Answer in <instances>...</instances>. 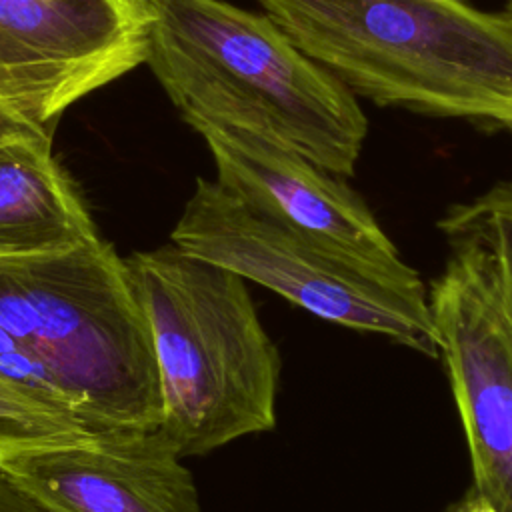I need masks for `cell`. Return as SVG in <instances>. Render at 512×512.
Masks as SVG:
<instances>
[{
	"mask_svg": "<svg viewBox=\"0 0 512 512\" xmlns=\"http://www.w3.org/2000/svg\"><path fill=\"white\" fill-rule=\"evenodd\" d=\"M142 2L150 14L146 64L186 122L244 128L330 174H354L368 134L354 92L268 14L224 0Z\"/></svg>",
	"mask_w": 512,
	"mask_h": 512,
	"instance_id": "1",
	"label": "cell"
},
{
	"mask_svg": "<svg viewBox=\"0 0 512 512\" xmlns=\"http://www.w3.org/2000/svg\"><path fill=\"white\" fill-rule=\"evenodd\" d=\"M280 30L380 106L512 130V16L468 0H258Z\"/></svg>",
	"mask_w": 512,
	"mask_h": 512,
	"instance_id": "2",
	"label": "cell"
},
{
	"mask_svg": "<svg viewBox=\"0 0 512 512\" xmlns=\"http://www.w3.org/2000/svg\"><path fill=\"white\" fill-rule=\"evenodd\" d=\"M126 268L150 326L160 430L180 456H202L274 428L280 354L242 276L172 242Z\"/></svg>",
	"mask_w": 512,
	"mask_h": 512,
	"instance_id": "3",
	"label": "cell"
},
{
	"mask_svg": "<svg viewBox=\"0 0 512 512\" xmlns=\"http://www.w3.org/2000/svg\"><path fill=\"white\" fill-rule=\"evenodd\" d=\"M0 326L52 368L90 428L160 426L150 326L126 260L100 236L0 258Z\"/></svg>",
	"mask_w": 512,
	"mask_h": 512,
	"instance_id": "4",
	"label": "cell"
},
{
	"mask_svg": "<svg viewBox=\"0 0 512 512\" xmlns=\"http://www.w3.org/2000/svg\"><path fill=\"white\" fill-rule=\"evenodd\" d=\"M170 242L318 318L388 336L426 356L440 354L416 270H388L284 228L252 212L216 180H196Z\"/></svg>",
	"mask_w": 512,
	"mask_h": 512,
	"instance_id": "5",
	"label": "cell"
},
{
	"mask_svg": "<svg viewBox=\"0 0 512 512\" xmlns=\"http://www.w3.org/2000/svg\"><path fill=\"white\" fill-rule=\"evenodd\" d=\"M446 238L452 256L428 296L438 348L466 432L474 488L512 512V312L488 248L466 234Z\"/></svg>",
	"mask_w": 512,
	"mask_h": 512,
	"instance_id": "6",
	"label": "cell"
},
{
	"mask_svg": "<svg viewBox=\"0 0 512 512\" xmlns=\"http://www.w3.org/2000/svg\"><path fill=\"white\" fill-rule=\"evenodd\" d=\"M142 0H0V106L38 126L146 64Z\"/></svg>",
	"mask_w": 512,
	"mask_h": 512,
	"instance_id": "7",
	"label": "cell"
},
{
	"mask_svg": "<svg viewBox=\"0 0 512 512\" xmlns=\"http://www.w3.org/2000/svg\"><path fill=\"white\" fill-rule=\"evenodd\" d=\"M206 140L216 182L252 212L388 270H408L364 200L340 176L262 134L188 120Z\"/></svg>",
	"mask_w": 512,
	"mask_h": 512,
	"instance_id": "8",
	"label": "cell"
},
{
	"mask_svg": "<svg viewBox=\"0 0 512 512\" xmlns=\"http://www.w3.org/2000/svg\"><path fill=\"white\" fill-rule=\"evenodd\" d=\"M0 466L50 512H202L190 470L158 426L98 430Z\"/></svg>",
	"mask_w": 512,
	"mask_h": 512,
	"instance_id": "9",
	"label": "cell"
},
{
	"mask_svg": "<svg viewBox=\"0 0 512 512\" xmlns=\"http://www.w3.org/2000/svg\"><path fill=\"white\" fill-rule=\"evenodd\" d=\"M96 236L90 210L52 154V132L0 144V258L62 252Z\"/></svg>",
	"mask_w": 512,
	"mask_h": 512,
	"instance_id": "10",
	"label": "cell"
},
{
	"mask_svg": "<svg viewBox=\"0 0 512 512\" xmlns=\"http://www.w3.org/2000/svg\"><path fill=\"white\" fill-rule=\"evenodd\" d=\"M94 432L80 418L0 382V464L34 448L84 442Z\"/></svg>",
	"mask_w": 512,
	"mask_h": 512,
	"instance_id": "11",
	"label": "cell"
},
{
	"mask_svg": "<svg viewBox=\"0 0 512 512\" xmlns=\"http://www.w3.org/2000/svg\"><path fill=\"white\" fill-rule=\"evenodd\" d=\"M444 234H466L488 248L512 312V182H502L468 204H456L438 222Z\"/></svg>",
	"mask_w": 512,
	"mask_h": 512,
	"instance_id": "12",
	"label": "cell"
},
{
	"mask_svg": "<svg viewBox=\"0 0 512 512\" xmlns=\"http://www.w3.org/2000/svg\"><path fill=\"white\" fill-rule=\"evenodd\" d=\"M0 382L66 414H76L74 402L52 368L22 340L0 326ZM82 420V418H80ZM84 422V420H82ZM86 424V422H84Z\"/></svg>",
	"mask_w": 512,
	"mask_h": 512,
	"instance_id": "13",
	"label": "cell"
},
{
	"mask_svg": "<svg viewBox=\"0 0 512 512\" xmlns=\"http://www.w3.org/2000/svg\"><path fill=\"white\" fill-rule=\"evenodd\" d=\"M0 512H50L0 466Z\"/></svg>",
	"mask_w": 512,
	"mask_h": 512,
	"instance_id": "14",
	"label": "cell"
},
{
	"mask_svg": "<svg viewBox=\"0 0 512 512\" xmlns=\"http://www.w3.org/2000/svg\"><path fill=\"white\" fill-rule=\"evenodd\" d=\"M36 132H54L50 128L38 126L26 118H20L16 114H12L10 110L0 106V144L18 136H26V134H36Z\"/></svg>",
	"mask_w": 512,
	"mask_h": 512,
	"instance_id": "15",
	"label": "cell"
},
{
	"mask_svg": "<svg viewBox=\"0 0 512 512\" xmlns=\"http://www.w3.org/2000/svg\"><path fill=\"white\" fill-rule=\"evenodd\" d=\"M452 512H502L498 506H494L482 492L472 488L454 508Z\"/></svg>",
	"mask_w": 512,
	"mask_h": 512,
	"instance_id": "16",
	"label": "cell"
},
{
	"mask_svg": "<svg viewBox=\"0 0 512 512\" xmlns=\"http://www.w3.org/2000/svg\"><path fill=\"white\" fill-rule=\"evenodd\" d=\"M510 16H512V0H506V8H504Z\"/></svg>",
	"mask_w": 512,
	"mask_h": 512,
	"instance_id": "17",
	"label": "cell"
}]
</instances>
